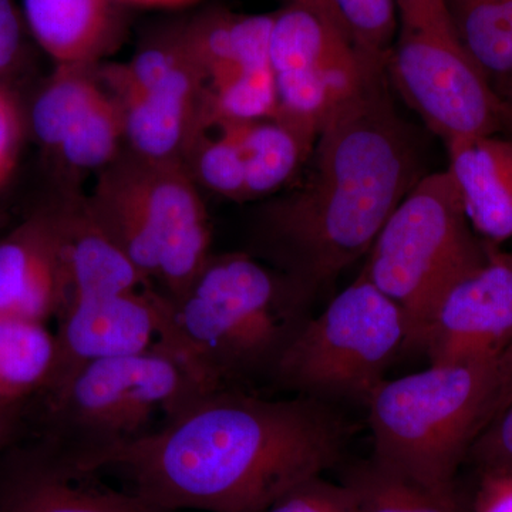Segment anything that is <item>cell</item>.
<instances>
[{"instance_id": "cell-1", "label": "cell", "mask_w": 512, "mask_h": 512, "mask_svg": "<svg viewBox=\"0 0 512 512\" xmlns=\"http://www.w3.org/2000/svg\"><path fill=\"white\" fill-rule=\"evenodd\" d=\"M349 436L346 420L323 400L224 389L192 400L89 471L116 474L165 512H264L336 466Z\"/></svg>"}, {"instance_id": "cell-2", "label": "cell", "mask_w": 512, "mask_h": 512, "mask_svg": "<svg viewBox=\"0 0 512 512\" xmlns=\"http://www.w3.org/2000/svg\"><path fill=\"white\" fill-rule=\"evenodd\" d=\"M389 84L386 63L370 66L319 131L305 181L262 214V248L306 298L369 254L420 180L416 146Z\"/></svg>"}, {"instance_id": "cell-3", "label": "cell", "mask_w": 512, "mask_h": 512, "mask_svg": "<svg viewBox=\"0 0 512 512\" xmlns=\"http://www.w3.org/2000/svg\"><path fill=\"white\" fill-rule=\"evenodd\" d=\"M291 279L244 252L211 255L184 292L157 291V345L210 394L272 373L302 325L306 301Z\"/></svg>"}, {"instance_id": "cell-4", "label": "cell", "mask_w": 512, "mask_h": 512, "mask_svg": "<svg viewBox=\"0 0 512 512\" xmlns=\"http://www.w3.org/2000/svg\"><path fill=\"white\" fill-rule=\"evenodd\" d=\"M201 396L156 343L138 355L80 367L40 396L33 403L39 406L33 437L89 470L104 454L153 431L157 414L168 419Z\"/></svg>"}, {"instance_id": "cell-5", "label": "cell", "mask_w": 512, "mask_h": 512, "mask_svg": "<svg viewBox=\"0 0 512 512\" xmlns=\"http://www.w3.org/2000/svg\"><path fill=\"white\" fill-rule=\"evenodd\" d=\"M497 362L431 365L384 379L365 403L373 460L433 488L453 487L483 424Z\"/></svg>"}, {"instance_id": "cell-6", "label": "cell", "mask_w": 512, "mask_h": 512, "mask_svg": "<svg viewBox=\"0 0 512 512\" xmlns=\"http://www.w3.org/2000/svg\"><path fill=\"white\" fill-rule=\"evenodd\" d=\"M448 171L420 178L383 225L362 274L403 312L406 348H421L444 293L487 259Z\"/></svg>"}, {"instance_id": "cell-7", "label": "cell", "mask_w": 512, "mask_h": 512, "mask_svg": "<svg viewBox=\"0 0 512 512\" xmlns=\"http://www.w3.org/2000/svg\"><path fill=\"white\" fill-rule=\"evenodd\" d=\"M407 345L403 312L365 275L303 320L271 375L301 396L366 403Z\"/></svg>"}, {"instance_id": "cell-8", "label": "cell", "mask_w": 512, "mask_h": 512, "mask_svg": "<svg viewBox=\"0 0 512 512\" xmlns=\"http://www.w3.org/2000/svg\"><path fill=\"white\" fill-rule=\"evenodd\" d=\"M389 82L444 143L501 133V101L468 55L447 0H397Z\"/></svg>"}, {"instance_id": "cell-9", "label": "cell", "mask_w": 512, "mask_h": 512, "mask_svg": "<svg viewBox=\"0 0 512 512\" xmlns=\"http://www.w3.org/2000/svg\"><path fill=\"white\" fill-rule=\"evenodd\" d=\"M269 62L278 96L276 119L311 144L370 66L384 63L362 55L332 20L295 2L272 13Z\"/></svg>"}, {"instance_id": "cell-10", "label": "cell", "mask_w": 512, "mask_h": 512, "mask_svg": "<svg viewBox=\"0 0 512 512\" xmlns=\"http://www.w3.org/2000/svg\"><path fill=\"white\" fill-rule=\"evenodd\" d=\"M512 340V254L490 244L487 259L451 286L421 349L430 365L497 362Z\"/></svg>"}, {"instance_id": "cell-11", "label": "cell", "mask_w": 512, "mask_h": 512, "mask_svg": "<svg viewBox=\"0 0 512 512\" xmlns=\"http://www.w3.org/2000/svg\"><path fill=\"white\" fill-rule=\"evenodd\" d=\"M99 476L23 434L0 456V512H165Z\"/></svg>"}, {"instance_id": "cell-12", "label": "cell", "mask_w": 512, "mask_h": 512, "mask_svg": "<svg viewBox=\"0 0 512 512\" xmlns=\"http://www.w3.org/2000/svg\"><path fill=\"white\" fill-rule=\"evenodd\" d=\"M131 156L160 247L157 291L174 298L185 291L212 255L207 208L184 163Z\"/></svg>"}, {"instance_id": "cell-13", "label": "cell", "mask_w": 512, "mask_h": 512, "mask_svg": "<svg viewBox=\"0 0 512 512\" xmlns=\"http://www.w3.org/2000/svg\"><path fill=\"white\" fill-rule=\"evenodd\" d=\"M55 335V375L45 393L89 363L138 355L153 348L158 335L157 289L143 288L67 303L57 316Z\"/></svg>"}, {"instance_id": "cell-14", "label": "cell", "mask_w": 512, "mask_h": 512, "mask_svg": "<svg viewBox=\"0 0 512 512\" xmlns=\"http://www.w3.org/2000/svg\"><path fill=\"white\" fill-rule=\"evenodd\" d=\"M69 295L59 228L49 204L0 237V315L47 323L66 308Z\"/></svg>"}, {"instance_id": "cell-15", "label": "cell", "mask_w": 512, "mask_h": 512, "mask_svg": "<svg viewBox=\"0 0 512 512\" xmlns=\"http://www.w3.org/2000/svg\"><path fill=\"white\" fill-rule=\"evenodd\" d=\"M50 207L62 242L70 293L67 303L154 288L101 228L90 210L87 195L66 191Z\"/></svg>"}, {"instance_id": "cell-16", "label": "cell", "mask_w": 512, "mask_h": 512, "mask_svg": "<svg viewBox=\"0 0 512 512\" xmlns=\"http://www.w3.org/2000/svg\"><path fill=\"white\" fill-rule=\"evenodd\" d=\"M20 8L30 36L56 66H96L126 36L117 0H22Z\"/></svg>"}, {"instance_id": "cell-17", "label": "cell", "mask_w": 512, "mask_h": 512, "mask_svg": "<svg viewBox=\"0 0 512 512\" xmlns=\"http://www.w3.org/2000/svg\"><path fill=\"white\" fill-rule=\"evenodd\" d=\"M446 147L447 171L473 231L491 245L512 238V140L493 134Z\"/></svg>"}, {"instance_id": "cell-18", "label": "cell", "mask_w": 512, "mask_h": 512, "mask_svg": "<svg viewBox=\"0 0 512 512\" xmlns=\"http://www.w3.org/2000/svg\"><path fill=\"white\" fill-rule=\"evenodd\" d=\"M205 77V92L271 69V15L208 9L177 23Z\"/></svg>"}, {"instance_id": "cell-19", "label": "cell", "mask_w": 512, "mask_h": 512, "mask_svg": "<svg viewBox=\"0 0 512 512\" xmlns=\"http://www.w3.org/2000/svg\"><path fill=\"white\" fill-rule=\"evenodd\" d=\"M55 332L46 322L0 315V406L26 413L52 383Z\"/></svg>"}, {"instance_id": "cell-20", "label": "cell", "mask_w": 512, "mask_h": 512, "mask_svg": "<svg viewBox=\"0 0 512 512\" xmlns=\"http://www.w3.org/2000/svg\"><path fill=\"white\" fill-rule=\"evenodd\" d=\"M461 43L498 99L512 97V0H447Z\"/></svg>"}, {"instance_id": "cell-21", "label": "cell", "mask_w": 512, "mask_h": 512, "mask_svg": "<svg viewBox=\"0 0 512 512\" xmlns=\"http://www.w3.org/2000/svg\"><path fill=\"white\" fill-rule=\"evenodd\" d=\"M106 92L96 66L60 64L33 97L28 124L39 147L52 157Z\"/></svg>"}, {"instance_id": "cell-22", "label": "cell", "mask_w": 512, "mask_h": 512, "mask_svg": "<svg viewBox=\"0 0 512 512\" xmlns=\"http://www.w3.org/2000/svg\"><path fill=\"white\" fill-rule=\"evenodd\" d=\"M245 164V201L264 197L291 181L313 144L278 119L228 123Z\"/></svg>"}, {"instance_id": "cell-23", "label": "cell", "mask_w": 512, "mask_h": 512, "mask_svg": "<svg viewBox=\"0 0 512 512\" xmlns=\"http://www.w3.org/2000/svg\"><path fill=\"white\" fill-rule=\"evenodd\" d=\"M357 512H473L458 484L433 488L394 473L370 458L346 471Z\"/></svg>"}, {"instance_id": "cell-24", "label": "cell", "mask_w": 512, "mask_h": 512, "mask_svg": "<svg viewBox=\"0 0 512 512\" xmlns=\"http://www.w3.org/2000/svg\"><path fill=\"white\" fill-rule=\"evenodd\" d=\"M124 150L123 111L106 87V93L64 138L52 157L74 173L99 174Z\"/></svg>"}, {"instance_id": "cell-25", "label": "cell", "mask_w": 512, "mask_h": 512, "mask_svg": "<svg viewBox=\"0 0 512 512\" xmlns=\"http://www.w3.org/2000/svg\"><path fill=\"white\" fill-rule=\"evenodd\" d=\"M184 164L198 185L229 200L245 201L244 157L228 123L202 130Z\"/></svg>"}, {"instance_id": "cell-26", "label": "cell", "mask_w": 512, "mask_h": 512, "mask_svg": "<svg viewBox=\"0 0 512 512\" xmlns=\"http://www.w3.org/2000/svg\"><path fill=\"white\" fill-rule=\"evenodd\" d=\"M339 28L369 59L387 63L399 28L397 0H328Z\"/></svg>"}, {"instance_id": "cell-27", "label": "cell", "mask_w": 512, "mask_h": 512, "mask_svg": "<svg viewBox=\"0 0 512 512\" xmlns=\"http://www.w3.org/2000/svg\"><path fill=\"white\" fill-rule=\"evenodd\" d=\"M264 512H357L355 498L340 481L309 478L269 505Z\"/></svg>"}, {"instance_id": "cell-28", "label": "cell", "mask_w": 512, "mask_h": 512, "mask_svg": "<svg viewBox=\"0 0 512 512\" xmlns=\"http://www.w3.org/2000/svg\"><path fill=\"white\" fill-rule=\"evenodd\" d=\"M29 37L32 36L18 2L0 0V87L9 92L8 83L28 56Z\"/></svg>"}, {"instance_id": "cell-29", "label": "cell", "mask_w": 512, "mask_h": 512, "mask_svg": "<svg viewBox=\"0 0 512 512\" xmlns=\"http://www.w3.org/2000/svg\"><path fill=\"white\" fill-rule=\"evenodd\" d=\"M23 117L12 92L0 87V188L9 180L18 161Z\"/></svg>"}, {"instance_id": "cell-30", "label": "cell", "mask_w": 512, "mask_h": 512, "mask_svg": "<svg viewBox=\"0 0 512 512\" xmlns=\"http://www.w3.org/2000/svg\"><path fill=\"white\" fill-rule=\"evenodd\" d=\"M471 511L512 512V468L481 471Z\"/></svg>"}, {"instance_id": "cell-31", "label": "cell", "mask_w": 512, "mask_h": 512, "mask_svg": "<svg viewBox=\"0 0 512 512\" xmlns=\"http://www.w3.org/2000/svg\"><path fill=\"white\" fill-rule=\"evenodd\" d=\"M510 406H512V340L498 357L494 390L487 410H485L481 431Z\"/></svg>"}, {"instance_id": "cell-32", "label": "cell", "mask_w": 512, "mask_h": 512, "mask_svg": "<svg viewBox=\"0 0 512 512\" xmlns=\"http://www.w3.org/2000/svg\"><path fill=\"white\" fill-rule=\"evenodd\" d=\"M25 413L0 406V456L25 433Z\"/></svg>"}, {"instance_id": "cell-33", "label": "cell", "mask_w": 512, "mask_h": 512, "mask_svg": "<svg viewBox=\"0 0 512 512\" xmlns=\"http://www.w3.org/2000/svg\"><path fill=\"white\" fill-rule=\"evenodd\" d=\"M120 5L144 9H188L197 6L201 0H117Z\"/></svg>"}, {"instance_id": "cell-34", "label": "cell", "mask_w": 512, "mask_h": 512, "mask_svg": "<svg viewBox=\"0 0 512 512\" xmlns=\"http://www.w3.org/2000/svg\"><path fill=\"white\" fill-rule=\"evenodd\" d=\"M501 101V133L512 140V97Z\"/></svg>"}, {"instance_id": "cell-35", "label": "cell", "mask_w": 512, "mask_h": 512, "mask_svg": "<svg viewBox=\"0 0 512 512\" xmlns=\"http://www.w3.org/2000/svg\"><path fill=\"white\" fill-rule=\"evenodd\" d=\"M288 2L301 3V5L308 6V8L316 10L320 15L326 16V18L332 20L335 25H338L335 16H333L332 9H330L328 0H288Z\"/></svg>"}]
</instances>
